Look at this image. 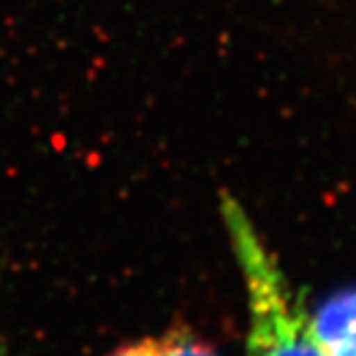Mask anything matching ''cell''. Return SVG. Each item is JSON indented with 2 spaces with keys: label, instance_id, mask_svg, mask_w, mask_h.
Returning <instances> with one entry per match:
<instances>
[{
  "label": "cell",
  "instance_id": "obj_3",
  "mask_svg": "<svg viewBox=\"0 0 356 356\" xmlns=\"http://www.w3.org/2000/svg\"><path fill=\"white\" fill-rule=\"evenodd\" d=\"M112 356H217L204 341L174 328L159 337H144L120 346Z\"/></svg>",
  "mask_w": 356,
  "mask_h": 356
},
{
  "label": "cell",
  "instance_id": "obj_1",
  "mask_svg": "<svg viewBox=\"0 0 356 356\" xmlns=\"http://www.w3.org/2000/svg\"><path fill=\"white\" fill-rule=\"evenodd\" d=\"M221 219L247 292V356H324L284 270L230 193L221 195Z\"/></svg>",
  "mask_w": 356,
  "mask_h": 356
},
{
  "label": "cell",
  "instance_id": "obj_2",
  "mask_svg": "<svg viewBox=\"0 0 356 356\" xmlns=\"http://www.w3.org/2000/svg\"><path fill=\"white\" fill-rule=\"evenodd\" d=\"M309 320L324 356H356V290L328 298Z\"/></svg>",
  "mask_w": 356,
  "mask_h": 356
}]
</instances>
